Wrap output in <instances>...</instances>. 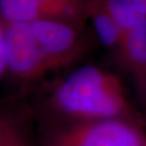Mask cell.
Returning a JSON list of instances; mask_svg holds the SVG:
<instances>
[{
    "label": "cell",
    "mask_w": 146,
    "mask_h": 146,
    "mask_svg": "<svg viewBox=\"0 0 146 146\" xmlns=\"http://www.w3.org/2000/svg\"><path fill=\"white\" fill-rule=\"evenodd\" d=\"M49 106L64 121L133 120L120 80L95 65H84L61 79L50 93Z\"/></svg>",
    "instance_id": "cell-1"
},
{
    "label": "cell",
    "mask_w": 146,
    "mask_h": 146,
    "mask_svg": "<svg viewBox=\"0 0 146 146\" xmlns=\"http://www.w3.org/2000/svg\"><path fill=\"white\" fill-rule=\"evenodd\" d=\"M39 146H146V133L130 119L61 121L46 131Z\"/></svg>",
    "instance_id": "cell-2"
},
{
    "label": "cell",
    "mask_w": 146,
    "mask_h": 146,
    "mask_svg": "<svg viewBox=\"0 0 146 146\" xmlns=\"http://www.w3.org/2000/svg\"><path fill=\"white\" fill-rule=\"evenodd\" d=\"M51 73L73 65L88 49L84 25L66 20H44L29 24Z\"/></svg>",
    "instance_id": "cell-3"
},
{
    "label": "cell",
    "mask_w": 146,
    "mask_h": 146,
    "mask_svg": "<svg viewBox=\"0 0 146 146\" xmlns=\"http://www.w3.org/2000/svg\"><path fill=\"white\" fill-rule=\"evenodd\" d=\"M7 75L23 84L51 73L29 24H5Z\"/></svg>",
    "instance_id": "cell-4"
},
{
    "label": "cell",
    "mask_w": 146,
    "mask_h": 146,
    "mask_svg": "<svg viewBox=\"0 0 146 146\" xmlns=\"http://www.w3.org/2000/svg\"><path fill=\"white\" fill-rule=\"evenodd\" d=\"M0 146H39L25 105L17 102L0 103Z\"/></svg>",
    "instance_id": "cell-5"
},
{
    "label": "cell",
    "mask_w": 146,
    "mask_h": 146,
    "mask_svg": "<svg viewBox=\"0 0 146 146\" xmlns=\"http://www.w3.org/2000/svg\"><path fill=\"white\" fill-rule=\"evenodd\" d=\"M44 20L75 22L65 11L42 0H0V21L3 24H33Z\"/></svg>",
    "instance_id": "cell-6"
},
{
    "label": "cell",
    "mask_w": 146,
    "mask_h": 146,
    "mask_svg": "<svg viewBox=\"0 0 146 146\" xmlns=\"http://www.w3.org/2000/svg\"><path fill=\"white\" fill-rule=\"evenodd\" d=\"M119 61L132 74L139 92L146 99V19L123 33Z\"/></svg>",
    "instance_id": "cell-7"
},
{
    "label": "cell",
    "mask_w": 146,
    "mask_h": 146,
    "mask_svg": "<svg viewBox=\"0 0 146 146\" xmlns=\"http://www.w3.org/2000/svg\"><path fill=\"white\" fill-rule=\"evenodd\" d=\"M88 20L92 23L99 41L119 60L123 41V31L99 1L90 0Z\"/></svg>",
    "instance_id": "cell-8"
},
{
    "label": "cell",
    "mask_w": 146,
    "mask_h": 146,
    "mask_svg": "<svg viewBox=\"0 0 146 146\" xmlns=\"http://www.w3.org/2000/svg\"><path fill=\"white\" fill-rule=\"evenodd\" d=\"M65 11L75 22L86 24L89 15L90 0H42Z\"/></svg>",
    "instance_id": "cell-9"
},
{
    "label": "cell",
    "mask_w": 146,
    "mask_h": 146,
    "mask_svg": "<svg viewBox=\"0 0 146 146\" xmlns=\"http://www.w3.org/2000/svg\"><path fill=\"white\" fill-rule=\"evenodd\" d=\"M7 75V58H5V24L0 21V78Z\"/></svg>",
    "instance_id": "cell-10"
}]
</instances>
